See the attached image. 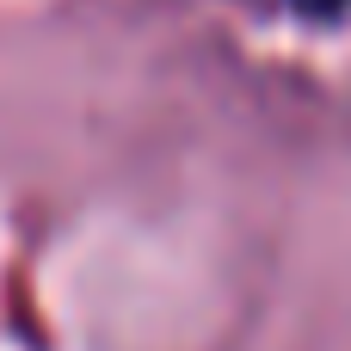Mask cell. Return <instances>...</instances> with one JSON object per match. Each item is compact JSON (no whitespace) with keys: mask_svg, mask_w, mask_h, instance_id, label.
<instances>
[{"mask_svg":"<svg viewBox=\"0 0 351 351\" xmlns=\"http://www.w3.org/2000/svg\"><path fill=\"white\" fill-rule=\"evenodd\" d=\"M284 6H296L302 19H339L351 0H284Z\"/></svg>","mask_w":351,"mask_h":351,"instance_id":"obj_1","label":"cell"}]
</instances>
